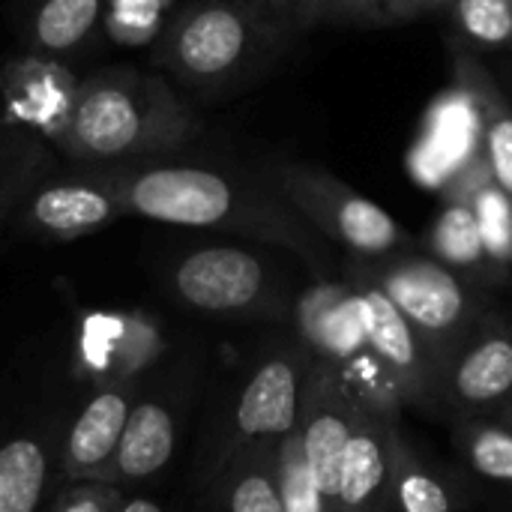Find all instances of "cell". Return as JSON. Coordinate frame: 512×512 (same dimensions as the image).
<instances>
[{"mask_svg": "<svg viewBox=\"0 0 512 512\" xmlns=\"http://www.w3.org/2000/svg\"><path fill=\"white\" fill-rule=\"evenodd\" d=\"M90 168L114 192L126 216L135 213L165 225L225 231L279 246L318 276H327L333 267L327 240L285 204L264 174L180 156Z\"/></svg>", "mask_w": 512, "mask_h": 512, "instance_id": "6da1fadb", "label": "cell"}, {"mask_svg": "<svg viewBox=\"0 0 512 512\" xmlns=\"http://www.w3.org/2000/svg\"><path fill=\"white\" fill-rule=\"evenodd\" d=\"M204 135V120L150 69L102 66L69 96L51 144L72 165H123L180 156Z\"/></svg>", "mask_w": 512, "mask_h": 512, "instance_id": "7a4b0ae2", "label": "cell"}, {"mask_svg": "<svg viewBox=\"0 0 512 512\" xmlns=\"http://www.w3.org/2000/svg\"><path fill=\"white\" fill-rule=\"evenodd\" d=\"M297 33L228 0H186L153 45V66L177 84L216 99L264 78Z\"/></svg>", "mask_w": 512, "mask_h": 512, "instance_id": "3957f363", "label": "cell"}, {"mask_svg": "<svg viewBox=\"0 0 512 512\" xmlns=\"http://www.w3.org/2000/svg\"><path fill=\"white\" fill-rule=\"evenodd\" d=\"M345 264L363 273L390 297V303L426 342L438 372H444L450 357L465 345V339L489 312L480 285L459 276L432 255L405 249L384 258L348 255Z\"/></svg>", "mask_w": 512, "mask_h": 512, "instance_id": "277c9868", "label": "cell"}, {"mask_svg": "<svg viewBox=\"0 0 512 512\" xmlns=\"http://www.w3.org/2000/svg\"><path fill=\"white\" fill-rule=\"evenodd\" d=\"M261 174L309 228L354 258H384L414 246V237L381 204L318 165L276 162Z\"/></svg>", "mask_w": 512, "mask_h": 512, "instance_id": "5b68a950", "label": "cell"}, {"mask_svg": "<svg viewBox=\"0 0 512 512\" xmlns=\"http://www.w3.org/2000/svg\"><path fill=\"white\" fill-rule=\"evenodd\" d=\"M171 288L180 303L207 315H273L288 309L273 267L240 246L186 252L171 267Z\"/></svg>", "mask_w": 512, "mask_h": 512, "instance_id": "8992f818", "label": "cell"}, {"mask_svg": "<svg viewBox=\"0 0 512 512\" xmlns=\"http://www.w3.org/2000/svg\"><path fill=\"white\" fill-rule=\"evenodd\" d=\"M342 279L357 294L369 354L378 363V369L387 375V381L393 384L399 402L423 408V411H441V405H438L441 372H438L426 342L420 339V333L390 303V297L375 282H369L363 273H357L345 264Z\"/></svg>", "mask_w": 512, "mask_h": 512, "instance_id": "52a82bcc", "label": "cell"}, {"mask_svg": "<svg viewBox=\"0 0 512 512\" xmlns=\"http://www.w3.org/2000/svg\"><path fill=\"white\" fill-rule=\"evenodd\" d=\"M360 414L363 393L354 378L339 366L315 360L303 387L297 435L327 512H336L339 471Z\"/></svg>", "mask_w": 512, "mask_h": 512, "instance_id": "ba28073f", "label": "cell"}, {"mask_svg": "<svg viewBox=\"0 0 512 512\" xmlns=\"http://www.w3.org/2000/svg\"><path fill=\"white\" fill-rule=\"evenodd\" d=\"M363 414L348 441L336 512H390L393 501V465L399 432V396L393 387L363 390Z\"/></svg>", "mask_w": 512, "mask_h": 512, "instance_id": "9c48e42d", "label": "cell"}, {"mask_svg": "<svg viewBox=\"0 0 512 512\" xmlns=\"http://www.w3.org/2000/svg\"><path fill=\"white\" fill-rule=\"evenodd\" d=\"M512 396V324L483 315L477 330L441 372V411L465 420L495 414Z\"/></svg>", "mask_w": 512, "mask_h": 512, "instance_id": "30bf717a", "label": "cell"}, {"mask_svg": "<svg viewBox=\"0 0 512 512\" xmlns=\"http://www.w3.org/2000/svg\"><path fill=\"white\" fill-rule=\"evenodd\" d=\"M21 225L45 240H75L126 216L114 192L90 165H72L63 174H45L15 210Z\"/></svg>", "mask_w": 512, "mask_h": 512, "instance_id": "8fae6325", "label": "cell"}, {"mask_svg": "<svg viewBox=\"0 0 512 512\" xmlns=\"http://www.w3.org/2000/svg\"><path fill=\"white\" fill-rule=\"evenodd\" d=\"M312 363L315 357L297 345L282 348L255 366L234 408V444L228 456L243 444L279 441L297 429L303 387Z\"/></svg>", "mask_w": 512, "mask_h": 512, "instance_id": "7c38bea8", "label": "cell"}, {"mask_svg": "<svg viewBox=\"0 0 512 512\" xmlns=\"http://www.w3.org/2000/svg\"><path fill=\"white\" fill-rule=\"evenodd\" d=\"M300 345L321 363L351 372L369 354L363 315L354 288L345 279H321L294 303Z\"/></svg>", "mask_w": 512, "mask_h": 512, "instance_id": "4fadbf2b", "label": "cell"}, {"mask_svg": "<svg viewBox=\"0 0 512 512\" xmlns=\"http://www.w3.org/2000/svg\"><path fill=\"white\" fill-rule=\"evenodd\" d=\"M129 414H132V402L126 390L96 393L66 435L63 444L66 477L114 486V459Z\"/></svg>", "mask_w": 512, "mask_h": 512, "instance_id": "5bb4252c", "label": "cell"}, {"mask_svg": "<svg viewBox=\"0 0 512 512\" xmlns=\"http://www.w3.org/2000/svg\"><path fill=\"white\" fill-rule=\"evenodd\" d=\"M456 81L474 105L480 126V153L492 171V180L512 198V102L495 75L468 51V45H453Z\"/></svg>", "mask_w": 512, "mask_h": 512, "instance_id": "9a60e30c", "label": "cell"}, {"mask_svg": "<svg viewBox=\"0 0 512 512\" xmlns=\"http://www.w3.org/2000/svg\"><path fill=\"white\" fill-rule=\"evenodd\" d=\"M444 201H462L474 210L489 261L501 270H512V198L492 180L486 156L477 150L444 186Z\"/></svg>", "mask_w": 512, "mask_h": 512, "instance_id": "2e32d148", "label": "cell"}, {"mask_svg": "<svg viewBox=\"0 0 512 512\" xmlns=\"http://www.w3.org/2000/svg\"><path fill=\"white\" fill-rule=\"evenodd\" d=\"M105 0H24L21 39L42 57H75L99 33Z\"/></svg>", "mask_w": 512, "mask_h": 512, "instance_id": "e0dca14e", "label": "cell"}, {"mask_svg": "<svg viewBox=\"0 0 512 512\" xmlns=\"http://www.w3.org/2000/svg\"><path fill=\"white\" fill-rule=\"evenodd\" d=\"M276 444H243L225 459L216 483L219 512H285L276 477Z\"/></svg>", "mask_w": 512, "mask_h": 512, "instance_id": "ac0fdd59", "label": "cell"}, {"mask_svg": "<svg viewBox=\"0 0 512 512\" xmlns=\"http://www.w3.org/2000/svg\"><path fill=\"white\" fill-rule=\"evenodd\" d=\"M174 453V417L159 402H141L132 408L117 459L114 483H141L159 474Z\"/></svg>", "mask_w": 512, "mask_h": 512, "instance_id": "d6986e66", "label": "cell"}, {"mask_svg": "<svg viewBox=\"0 0 512 512\" xmlns=\"http://www.w3.org/2000/svg\"><path fill=\"white\" fill-rule=\"evenodd\" d=\"M429 255L477 285H492L504 276L486 255L474 210L462 201H444L429 231Z\"/></svg>", "mask_w": 512, "mask_h": 512, "instance_id": "ffe728a7", "label": "cell"}, {"mask_svg": "<svg viewBox=\"0 0 512 512\" xmlns=\"http://www.w3.org/2000/svg\"><path fill=\"white\" fill-rule=\"evenodd\" d=\"M51 171L45 141L27 126L0 120V219L15 213L24 195Z\"/></svg>", "mask_w": 512, "mask_h": 512, "instance_id": "44dd1931", "label": "cell"}, {"mask_svg": "<svg viewBox=\"0 0 512 512\" xmlns=\"http://www.w3.org/2000/svg\"><path fill=\"white\" fill-rule=\"evenodd\" d=\"M396 465H393V501L390 512H456V498L450 483L435 474L414 444L396 432Z\"/></svg>", "mask_w": 512, "mask_h": 512, "instance_id": "7402d4cb", "label": "cell"}, {"mask_svg": "<svg viewBox=\"0 0 512 512\" xmlns=\"http://www.w3.org/2000/svg\"><path fill=\"white\" fill-rule=\"evenodd\" d=\"M48 477L45 450L33 438L0 447V512H36Z\"/></svg>", "mask_w": 512, "mask_h": 512, "instance_id": "603a6c76", "label": "cell"}, {"mask_svg": "<svg viewBox=\"0 0 512 512\" xmlns=\"http://www.w3.org/2000/svg\"><path fill=\"white\" fill-rule=\"evenodd\" d=\"M456 444L474 474L489 483L512 486V429L498 417H465L456 426Z\"/></svg>", "mask_w": 512, "mask_h": 512, "instance_id": "cb8c5ba5", "label": "cell"}, {"mask_svg": "<svg viewBox=\"0 0 512 512\" xmlns=\"http://www.w3.org/2000/svg\"><path fill=\"white\" fill-rule=\"evenodd\" d=\"M276 477L285 512H327L318 483L309 471L297 429L276 444Z\"/></svg>", "mask_w": 512, "mask_h": 512, "instance_id": "d4e9b609", "label": "cell"}, {"mask_svg": "<svg viewBox=\"0 0 512 512\" xmlns=\"http://www.w3.org/2000/svg\"><path fill=\"white\" fill-rule=\"evenodd\" d=\"M456 27L465 45L474 48H510L512 0H456Z\"/></svg>", "mask_w": 512, "mask_h": 512, "instance_id": "484cf974", "label": "cell"}, {"mask_svg": "<svg viewBox=\"0 0 512 512\" xmlns=\"http://www.w3.org/2000/svg\"><path fill=\"white\" fill-rule=\"evenodd\" d=\"M324 24H363L378 27L384 21L381 0H294L291 6V30L309 33Z\"/></svg>", "mask_w": 512, "mask_h": 512, "instance_id": "4316f807", "label": "cell"}, {"mask_svg": "<svg viewBox=\"0 0 512 512\" xmlns=\"http://www.w3.org/2000/svg\"><path fill=\"white\" fill-rule=\"evenodd\" d=\"M453 3L456 0H381L387 24H408V21H417L429 12H438Z\"/></svg>", "mask_w": 512, "mask_h": 512, "instance_id": "83f0119b", "label": "cell"}, {"mask_svg": "<svg viewBox=\"0 0 512 512\" xmlns=\"http://www.w3.org/2000/svg\"><path fill=\"white\" fill-rule=\"evenodd\" d=\"M228 3H237V6L255 9V12H261V15H267V18L279 21V18L273 15V0H228ZM279 24H282V21H279Z\"/></svg>", "mask_w": 512, "mask_h": 512, "instance_id": "f1b7e54d", "label": "cell"}, {"mask_svg": "<svg viewBox=\"0 0 512 512\" xmlns=\"http://www.w3.org/2000/svg\"><path fill=\"white\" fill-rule=\"evenodd\" d=\"M120 512H162L159 504H153V501H147V498H135V501H126Z\"/></svg>", "mask_w": 512, "mask_h": 512, "instance_id": "f546056e", "label": "cell"}, {"mask_svg": "<svg viewBox=\"0 0 512 512\" xmlns=\"http://www.w3.org/2000/svg\"><path fill=\"white\" fill-rule=\"evenodd\" d=\"M291 6H294V0H273V15H276L285 27H291Z\"/></svg>", "mask_w": 512, "mask_h": 512, "instance_id": "4dcf8cb0", "label": "cell"}, {"mask_svg": "<svg viewBox=\"0 0 512 512\" xmlns=\"http://www.w3.org/2000/svg\"><path fill=\"white\" fill-rule=\"evenodd\" d=\"M489 417H498L504 426H510L512 429V396L504 402V405H501V408H498V411H495V414H489Z\"/></svg>", "mask_w": 512, "mask_h": 512, "instance_id": "1f68e13d", "label": "cell"}, {"mask_svg": "<svg viewBox=\"0 0 512 512\" xmlns=\"http://www.w3.org/2000/svg\"><path fill=\"white\" fill-rule=\"evenodd\" d=\"M69 512H102V504H99V501H96V504H93V501H81L78 507H72Z\"/></svg>", "mask_w": 512, "mask_h": 512, "instance_id": "d6a6232c", "label": "cell"}]
</instances>
